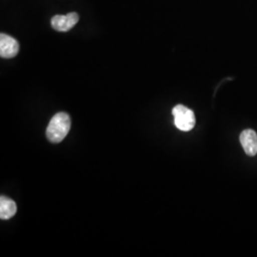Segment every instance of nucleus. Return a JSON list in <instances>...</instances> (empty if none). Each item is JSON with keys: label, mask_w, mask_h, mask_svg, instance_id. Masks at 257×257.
Segmentation results:
<instances>
[{"label": "nucleus", "mask_w": 257, "mask_h": 257, "mask_svg": "<svg viewBox=\"0 0 257 257\" xmlns=\"http://www.w3.org/2000/svg\"><path fill=\"white\" fill-rule=\"evenodd\" d=\"M19 42L6 34L0 35V55L3 58H13L19 54Z\"/></svg>", "instance_id": "nucleus-4"}, {"label": "nucleus", "mask_w": 257, "mask_h": 257, "mask_svg": "<svg viewBox=\"0 0 257 257\" xmlns=\"http://www.w3.org/2000/svg\"><path fill=\"white\" fill-rule=\"evenodd\" d=\"M240 143L246 155L254 156L257 154V134L253 130H245L240 135Z\"/></svg>", "instance_id": "nucleus-5"}, {"label": "nucleus", "mask_w": 257, "mask_h": 257, "mask_svg": "<svg viewBox=\"0 0 257 257\" xmlns=\"http://www.w3.org/2000/svg\"><path fill=\"white\" fill-rule=\"evenodd\" d=\"M175 125L182 132H189L195 126V115L191 109L177 105L173 109Z\"/></svg>", "instance_id": "nucleus-2"}, {"label": "nucleus", "mask_w": 257, "mask_h": 257, "mask_svg": "<svg viewBox=\"0 0 257 257\" xmlns=\"http://www.w3.org/2000/svg\"><path fill=\"white\" fill-rule=\"evenodd\" d=\"M17 204L12 199L6 196H1L0 198V217L3 220H8L12 218L17 212Z\"/></svg>", "instance_id": "nucleus-6"}, {"label": "nucleus", "mask_w": 257, "mask_h": 257, "mask_svg": "<svg viewBox=\"0 0 257 257\" xmlns=\"http://www.w3.org/2000/svg\"><path fill=\"white\" fill-rule=\"evenodd\" d=\"M70 128V116L65 112H58L51 119L47 127V138L53 143H59L67 137Z\"/></svg>", "instance_id": "nucleus-1"}, {"label": "nucleus", "mask_w": 257, "mask_h": 257, "mask_svg": "<svg viewBox=\"0 0 257 257\" xmlns=\"http://www.w3.org/2000/svg\"><path fill=\"white\" fill-rule=\"evenodd\" d=\"M79 20V17L76 13H70L66 16L56 15L52 20V27L57 32H68L76 25Z\"/></svg>", "instance_id": "nucleus-3"}]
</instances>
